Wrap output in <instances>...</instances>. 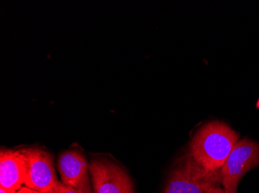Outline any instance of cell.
<instances>
[{"instance_id": "6da1fadb", "label": "cell", "mask_w": 259, "mask_h": 193, "mask_svg": "<svg viewBox=\"0 0 259 193\" xmlns=\"http://www.w3.org/2000/svg\"><path fill=\"white\" fill-rule=\"evenodd\" d=\"M239 140V135L229 125L213 120L196 132L189 155L207 172H219Z\"/></svg>"}, {"instance_id": "7a4b0ae2", "label": "cell", "mask_w": 259, "mask_h": 193, "mask_svg": "<svg viewBox=\"0 0 259 193\" xmlns=\"http://www.w3.org/2000/svg\"><path fill=\"white\" fill-rule=\"evenodd\" d=\"M221 185L220 171L207 172L188 154L171 168L164 193H209Z\"/></svg>"}, {"instance_id": "3957f363", "label": "cell", "mask_w": 259, "mask_h": 193, "mask_svg": "<svg viewBox=\"0 0 259 193\" xmlns=\"http://www.w3.org/2000/svg\"><path fill=\"white\" fill-rule=\"evenodd\" d=\"M258 165L259 144L247 138L238 141L220 171L223 188L237 193L244 175Z\"/></svg>"}, {"instance_id": "277c9868", "label": "cell", "mask_w": 259, "mask_h": 193, "mask_svg": "<svg viewBox=\"0 0 259 193\" xmlns=\"http://www.w3.org/2000/svg\"><path fill=\"white\" fill-rule=\"evenodd\" d=\"M25 163L26 187L37 192H45L58 185L52 155L38 148L22 149Z\"/></svg>"}, {"instance_id": "5b68a950", "label": "cell", "mask_w": 259, "mask_h": 193, "mask_svg": "<svg viewBox=\"0 0 259 193\" xmlns=\"http://www.w3.org/2000/svg\"><path fill=\"white\" fill-rule=\"evenodd\" d=\"M93 193H134L132 178L120 165L105 159L90 164Z\"/></svg>"}, {"instance_id": "8992f818", "label": "cell", "mask_w": 259, "mask_h": 193, "mask_svg": "<svg viewBox=\"0 0 259 193\" xmlns=\"http://www.w3.org/2000/svg\"><path fill=\"white\" fill-rule=\"evenodd\" d=\"M62 183L83 193H93L90 165L83 154L77 150L62 152L57 162Z\"/></svg>"}, {"instance_id": "52a82bcc", "label": "cell", "mask_w": 259, "mask_h": 193, "mask_svg": "<svg viewBox=\"0 0 259 193\" xmlns=\"http://www.w3.org/2000/svg\"><path fill=\"white\" fill-rule=\"evenodd\" d=\"M25 182V163L21 150L2 149L0 152V186L20 190Z\"/></svg>"}, {"instance_id": "ba28073f", "label": "cell", "mask_w": 259, "mask_h": 193, "mask_svg": "<svg viewBox=\"0 0 259 193\" xmlns=\"http://www.w3.org/2000/svg\"><path fill=\"white\" fill-rule=\"evenodd\" d=\"M34 193H83L78 190L75 189L72 187L67 186L64 185L62 182H59L56 186L54 187L52 189L49 191H45V192H37L34 191Z\"/></svg>"}, {"instance_id": "9c48e42d", "label": "cell", "mask_w": 259, "mask_h": 193, "mask_svg": "<svg viewBox=\"0 0 259 193\" xmlns=\"http://www.w3.org/2000/svg\"><path fill=\"white\" fill-rule=\"evenodd\" d=\"M17 193H34V190L30 189L27 187H22L20 190L17 191Z\"/></svg>"}, {"instance_id": "30bf717a", "label": "cell", "mask_w": 259, "mask_h": 193, "mask_svg": "<svg viewBox=\"0 0 259 193\" xmlns=\"http://www.w3.org/2000/svg\"><path fill=\"white\" fill-rule=\"evenodd\" d=\"M17 190L10 189V188L0 186V193H17Z\"/></svg>"}, {"instance_id": "8fae6325", "label": "cell", "mask_w": 259, "mask_h": 193, "mask_svg": "<svg viewBox=\"0 0 259 193\" xmlns=\"http://www.w3.org/2000/svg\"><path fill=\"white\" fill-rule=\"evenodd\" d=\"M209 193H229L228 191H225L224 188H221V187L218 188H214L213 189H211Z\"/></svg>"}, {"instance_id": "7c38bea8", "label": "cell", "mask_w": 259, "mask_h": 193, "mask_svg": "<svg viewBox=\"0 0 259 193\" xmlns=\"http://www.w3.org/2000/svg\"><path fill=\"white\" fill-rule=\"evenodd\" d=\"M256 107H257V108H258L259 109V98L258 100H257V104H256Z\"/></svg>"}, {"instance_id": "4fadbf2b", "label": "cell", "mask_w": 259, "mask_h": 193, "mask_svg": "<svg viewBox=\"0 0 259 193\" xmlns=\"http://www.w3.org/2000/svg\"><path fill=\"white\" fill-rule=\"evenodd\" d=\"M134 193H135V192H134Z\"/></svg>"}]
</instances>
